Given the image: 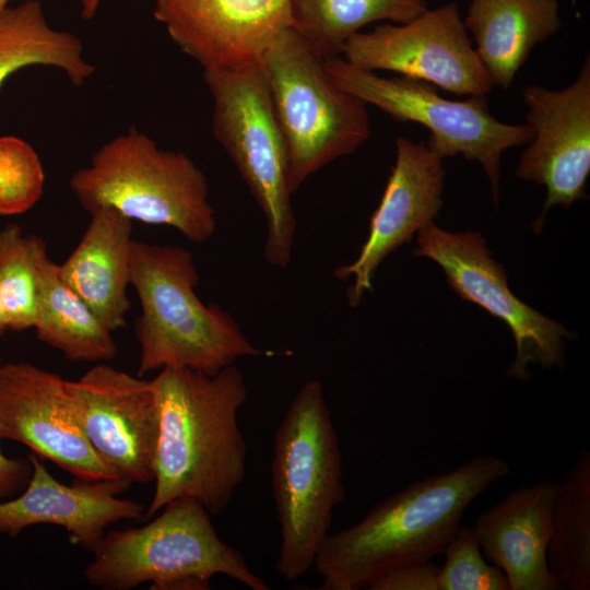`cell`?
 I'll return each mask as SVG.
<instances>
[{
	"label": "cell",
	"mask_w": 590,
	"mask_h": 590,
	"mask_svg": "<svg viewBox=\"0 0 590 590\" xmlns=\"http://www.w3.org/2000/svg\"><path fill=\"white\" fill-rule=\"evenodd\" d=\"M34 66L59 69L74 86L95 73L81 39L49 25L38 0L0 11V88L9 76Z\"/></svg>",
	"instance_id": "22"
},
{
	"label": "cell",
	"mask_w": 590,
	"mask_h": 590,
	"mask_svg": "<svg viewBox=\"0 0 590 590\" xmlns=\"http://www.w3.org/2000/svg\"><path fill=\"white\" fill-rule=\"evenodd\" d=\"M199 272L190 250L132 239L130 285L141 314L138 376L165 367L214 375L241 357L275 356L255 346L234 317L196 293Z\"/></svg>",
	"instance_id": "3"
},
{
	"label": "cell",
	"mask_w": 590,
	"mask_h": 590,
	"mask_svg": "<svg viewBox=\"0 0 590 590\" xmlns=\"http://www.w3.org/2000/svg\"><path fill=\"white\" fill-rule=\"evenodd\" d=\"M37 338L73 362H107L118 352L113 331L61 279L48 255L40 263Z\"/></svg>",
	"instance_id": "21"
},
{
	"label": "cell",
	"mask_w": 590,
	"mask_h": 590,
	"mask_svg": "<svg viewBox=\"0 0 590 590\" xmlns=\"http://www.w3.org/2000/svg\"><path fill=\"white\" fill-rule=\"evenodd\" d=\"M69 186L90 214L113 208L131 221L173 227L196 244L216 229L201 168L186 153L160 149L133 127L101 145Z\"/></svg>",
	"instance_id": "6"
},
{
	"label": "cell",
	"mask_w": 590,
	"mask_h": 590,
	"mask_svg": "<svg viewBox=\"0 0 590 590\" xmlns=\"http://www.w3.org/2000/svg\"><path fill=\"white\" fill-rule=\"evenodd\" d=\"M69 386L80 426L101 460L129 484L152 482L158 411L151 380L103 362Z\"/></svg>",
	"instance_id": "12"
},
{
	"label": "cell",
	"mask_w": 590,
	"mask_h": 590,
	"mask_svg": "<svg viewBox=\"0 0 590 590\" xmlns=\"http://www.w3.org/2000/svg\"><path fill=\"white\" fill-rule=\"evenodd\" d=\"M413 253L439 264L449 286L463 300L509 328L516 343L515 358L506 370L509 377L528 379L530 365L548 370L563 366L566 340L573 334L510 291L505 269L492 257L481 233H451L429 222L417 232Z\"/></svg>",
	"instance_id": "10"
},
{
	"label": "cell",
	"mask_w": 590,
	"mask_h": 590,
	"mask_svg": "<svg viewBox=\"0 0 590 590\" xmlns=\"http://www.w3.org/2000/svg\"><path fill=\"white\" fill-rule=\"evenodd\" d=\"M290 158L293 193L312 174L370 137L366 104L340 88L323 58L294 27L259 59Z\"/></svg>",
	"instance_id": "8"
},
{
	"label": "cell",
	"mask_w": 590,
	"mask_h": 590,
	"mask_svg": "<svg viewBox=\"0 0 590 590\" xmlns=\"http://www.w3.org/2000/svg\"><path fill=\"white\" fill-rule=\"evenodd\" d=\"M272 489L281 543L276 571L288 581L314 567L345 497L342 456L323 385H302L274 436Z\"/></svg>",
	"instance_id": "4"
},
{
	"label": "cell",
	"mask_w": 590,
	"mask_h": 590,
	"mask_svg": "<svg viewBox=\"0 0 590 590\" xmlns=\"http://www.w3.org/2000/svg\"><path fill=\"white\" fill-rule=\"evenodd\" d=\"M437 575L438 590H510L504 571L481 554L474 527L460 524L444 552Z\"/></svg>",
	"instance_id": "27"
},
{
	"label": "cell",
	"mask_w": 590,
	"mask_h": 590,
	"mask_svg": "<svg viewBox=\"0 0 590 590\" xmlns=\"http://www.w3.org/2000/svg\"><path fill=\"white\" fill-rule=\"evenodd\" d=\"M509 473L506 460L480 455L380 500L359 521L323 540L314 564L321 589H367L392 569L432 560L470 504Z\"/></svg>",
	"instance_id": "2"
},
{
	"label": "cell",
	"mask_w": 590,
	"mask_h": 590,
	"mask_svg": "<svg viewBox=\"0 0 590 590\" xmlns=\"http://www.w3.org/2000/svg\"><path fill=\"white\" fill-rule=\"evenodd\" d=\"M203 78L213 99V135L264 215V258L286 269L297 226L290 158L261 63L203 70Z\"/></svg>",
	"instance_id": "7"
},
{
	"label": "cell",
	"mask_w": 590,
	"mask_h": 590,
	"mask_svg": "<svg viewBox=\"0 0 590 590\" xmlns=\"http://www.w3.org/2000/svg\"><path fill=\"white\" fill-rule=\"evenodd\" d=\"M493 85L505 90L532 49L558 32V0H471L465 19Z\"/></svg>",
	"instance_id": "20"
},
{
	"label": "cell",
	"mask_w": 590,
	"mask_h": 590,
	"mask_svg": "<svg viewBox=\"0 0 590 590\" xmlns=\"http://www.w3.org/2000/svg\"><path fill=\"white\" fill-rule=\"evenodd\" d=\"M9 2H10V0H0V11H2L7 7H9L8 5Z\"/></svg>",
	"instance_id": "32"
},
{
	"label": "cell",
	"mask_w": 590,
	"mask_h": 590,
	"mask_svg": "<svg viewBox=\"0 0 590 590\" xmlns=\"http://www.w3.org/2000/svg\"><path fill=\"white\" fill-rule=\"evenodd\" d=\"M2 364L0 354V366ZM32 463L27 459L5 456L0 449V500L17 495L26 486L31 474Z\"/></svg>",
	"instance_id": "29"
},
{
	"label": "cell",
	"mask_w": 590,
	"mask_h": 590,
	"mask_svg": "<svg viewBox=\"0 0 590 590\" xmlns=\"http://www.w3.org/2000/svg\"><path fill=\"white\" fill-rule=\"evenodd\" d=\"M161 510L146 524L104 534L84 568L91 586L130 590L150 582L154 590H204L214 576L225 575L251 590L270 589L219 536L200 502L181 497Z\"/></svg>",
	"instance_id": "5"
},
{
	"label": "cell",
	"mask_w": 590,
	"mask_h": 590,
	"mask_svg": "<svg viewBox=\"0 0 590 590\" xmlns=\"http://www.w3.org/2000/svg\"><path fill=\"white\" fill-rule=\"evenodd\" d=\"M527 123L533 138L523 151L515 175L546 188L543 211L534 227L541 229L554 205L568 209L587 198L590 174V58L578 78L558 91L539 85L522 90Z\"/></svg>",
	"instance_id": "14"
},
{
	"label": "cell",
	"mask_w": 590,
	"mask_h": 590,
	"mask_svg": "<svg viewBox=\"0 0 590 590\" xmlns=\"http://www.w3.org/2000/svg\"><path fill=\"white\" fill-rule=\"evenodd\" d=\"M333 82L366 105L370 104L398 121L417 122L430 131L427 146L440 158L461 155L484 169L495 204L499 198L504 151L528 144L533 130L528 125H508L489 111L485 97L450 101L425 81L403 75L381 76L354 67L341 56L326 59Z\"/></svg>",
	"instance_id": "9"
},
{
	"label": "cell",
	"mask_w": 590,
	"mask_h": 590,
	"mask_svg": "<svg viewBox=\"0 0 590 590\" xmlns=\"http://www.w3.org/2000/svg\"><path fill=\"white\" fill-rule=\"evenodd\" d=\"M45 173L37 152L25 140L0 135V215L21 214L42 198Z\"/></svg>",
	"instance_id": "26"
},
{
	"label": "cell",
	"mask_w": 590,
	"mask_h": 590,
	"mask_svg": "<svg viewBox=\"0 0 590 590\" xmlns=\"http://www.w3.org/2000/svg\"><path fill=\"white\" fill-rule=\"evenodd\" d=\"M151 384L158 439L155 489L144 518L181 497L220 515L246 476L247 444L238 425V411L248 399L244 375L234 364L214 375L165 367Z\"/></svg>",
	"instance_id": "1"
},
{
	"label": "cell",
	"mask_w": 590,
	"mask_h": 590,
	"mask_svg": "<svg viewBox=\"0 0 590 590\" xmlns=\"http://www.w3.org/2000/svg\"><path fill=\"white\" fill-rule=\"evenodd\" d=\"M32 474L17 495L0 500V535L17 536L37 524L63 528L70 542L92 551L107 528L121 520L144 518L145 507L120 498L131 484L120 479L58 481L43 459L31 453Z\"/></svg>",
	"instance_id": "17"
},
{
	"label": "cell",
	"mask_w": 590,
	"mask_h": 590,
	"mask_svg": "<svg viewBox=\"0 0 590 590\" xmlns=\"http://www.w3.org/2000/svg\"><path fill=\"white\" fill-rule=\"evenodd\" d=\"M153 15L203 70L259 60L293 26L291 0H155Z\"/></svg>",
	"instance_id": "16"
},
{
	"label": "cell",
	"mask_w": 590,
	"mask_h": 590,
	"mask_svg": "<svg viewBox=\"0 0 590 590\" xmlns=\"http://www.w3.org/2000/svg\"><path fill=\"white\" fill-rule=\"evenodd\" d=\"M7 330H10L9 318H8L7 309H5L4 302H3L1 291H0V335H2Z\"/></svg>",
	"instance_id": "31"
},
{
	"label": "cell",
	"mask_w": 590,
	"mask_h": 590,
	"mask_svg": "<svg viewBox=\"0 0 590 590\" xmlns=\"http://www.w3.org/2000/svg\"><path fill=\"white\" fill-rule=\"evenodd\" d=\"M556 484L541 479L516 488L473 526L481 548L504 571L510 590H562L547 564Z\"/></svg>",
	"instance_id": "18"
},
{
	"label": "cell",
	"mask_w": 590,
	"mask_h": 590,
	"mask_svg": "<svg viewBox=\"0 0 590 590\" xmlns=\"http://www.w3.org/2000/svg\"><path fill=\"white\" fill-rule=\"evenodd\" d=\"M69 381L31 363H2L0 439L23 444L78 480L119 479L88 444Z\"/></svg>",
	"instance_id": "13"
},
{
	"label": "cell",
	"mask_w": 590,
	"mask_h": 590,
	"mask_svg": "<svg viewBox=\"0 0 590 590\" xmlns=\"http://www.w3.org/2000/svg\"><path fill=\"white\" fill-rule=\"evenodd\" d=\"M439 566L429 562L415 563L392 569L375 579L369 590H438Z\"/></svg>",
	"instance_id": "28"
},
{
	"label": "cell",
	"mask_w": 590,
	"mask_h": 590,
	"mask_svg": "<svg viewBox=\"0 0 590 590\" xmlns=\"http://www.w3.org/2000/svg\"><path fill=\"white\" fill-rule=\"evenodd\" d=\"M396 162L370 217L367 239L354 261L333 272L339 280L353 278L346 293L352 307L358 306L367 292H373V279L381 262L433 222L442 206V158L424 142L404 137L396 139Z\"/></svg>",
	"instance_id": "15"
},
{
	"label": "cell",
	"mask_w": 590,
	"mask_h": 590,
	"mask_svg": "<svg viewBox=\"0 0 590 590\" xmlns=\"http://www.w3.org/2000/svg\"><path fill=\"white\" fill-rule=\"evenodd\" d=\"M47 245L16 224L0 231V291L12 331L34 328L37 317L40 263Z\"/></svg>",
	"instance_id": "25"
},
{
	"label": "cell",
	"mask_w": 590,
	"mask_h": 590,
	"mask_svg": "<svg viewBox=\"0 0 590 590\" xmlns=\"http://www.w3.org/2000/svg\"><path fill=\"white\" fill-rule=\"evenodd\" d=\"M426 0H291L293 26L323 57L341 56L347 39L374 22L408 23Z\"/></svg>",
	"instance_id": "24"
},
{
	"label": "cell",
	"mask_w": 590,
	"mask_h": 590,
	"mask_svg": "<svg viewBox=\"0 0 590 590\" xmlns=\"http://www.w3.org/2000/svg\"><path fill=\"white\" fill-rule=\"evenodd\" d=\"M102 0H81V16L84 20H92L101 5Z\"/></svg>",
	"instance_id": "30"
},
{
	"label": "cell",
	"mask_w": 590,
	"mask_h": 590,
	"mask_svg": "<svg viewBox=\"0 0 590 590\" xmlns=\"http://www.w3.org/2000/svg\"><path fill=\"white\" fill-rule=\"evenodd\" d=\"M90 215L79 244L59 264V274L114 332L126 326L131 307L127 290L132 221L113 208Z\"/></svg>",
	"instance_id": "19"
},
{
	"label": "cell",
	"mask_w": 590,
	"mask_h": 590,
	"mask_svg": "<svg viewBox=\"0 0 590 590\" xmlns=\"http://www.w3.org/2000/svg\"><path fill=\"white\" fill-rule=\"evenodd\" d=\"M341 57L359 69L391 71L459 96L485 97L493 90L456 2L427 9L408 23L361 31L347 39Z\"/></svg>",
	"instance_id": "11"
},
{
	"label": "cell",
	"mask_w": 590,
	"mask_h": 590,
	"mask_svg": "<svg viewBox=\"0 0 590 590\" xmlns=\"http://www.w3.org/2000/svg\"><path fill=\"white\" fill-rule=\"evenodd\" d=\"M548 568L562 590L590 589V451H583L556 484Z\"/></svg>",
	"instance_id": "23"
}]
</instances>
